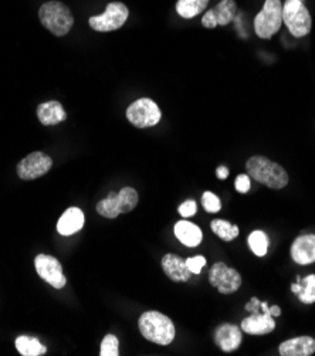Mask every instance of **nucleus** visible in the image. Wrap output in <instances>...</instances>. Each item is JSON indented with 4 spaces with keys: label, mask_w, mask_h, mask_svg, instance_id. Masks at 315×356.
I'll list each match as a JSON object with an SVG mask.
<instances>
[{
    "label": "nucleus",
    "mask_w": 315,
    "mask_h": 356,
    "mask_svg": "<svg viewBox=\"0 0 315 356\" xmlns=\"http://www.w3.org/2000/svg\"><path fill=\"white\" fill-rule=\"evenodd\" d=\"M246 170L255 181L270 189H283L289 185L287 170L266 156H252L246 162Z\"/></svg>",
    "instance_id": "f257e3e1"
},
{
    "label": "nucleus",
    "mask_w": 315,
    "mask_h": 356,
    "mask_svg": "<svg viewBox=\"0 0 315 356\" xmlns=\"http://www.w3.org/2000/svg\"><path fill=\"white\" fill-rule=\"evenodd\" d=\"M139 331L150 342L158 345H169L177 335L172 319L158 311H147L138 321Z\"/></svg>",
    "instance_id": "f03ea898"
},
{
    "label": "nucleus",
    "mask_w": 315,
    "mask_h": 356,
    "mask_svg": "<svg viewBox=\"0 0 315 356\" xmlns=\"http://www.w3.org/2000/svg\"><path fill=\"white\" fill-rule=\"evenodd\" d=\"M42 24L57 38L65 35L74 24V17L70 9L57 0L45 3L39 10Z\"/></svg>",
    "instance_id": "7ed1b4c3"
},
{
    "label": "nucleus",
    "mask_w": 315,
    "mask_h": 356,
    "mask_svg": "<svg viewBox=\"0 0 315 356\" xmlns=\"http://www.w3.org/2000/svg\"><path fill=\"white\" fill-rule=\"evenodd\" d=\"M138 192L134 188H124L118 193L111 192L97 204V213L102 218L117 219L122 213L134 210L138 204Z\"/></svg>",
    "instance_id": "20e7f679"
},
{
    "label": "nucleus",
    "mask_w": 315,
    "mask_h": 356,
    "mask_svg": "<svg viewBox=\"0 0 315 356\" xmlns=\"http://www.w3.org/2000/svg\"><path fill=\"white\" fill-rule=\"evenodd\" d=\"M283 24L282 0H266L255 19V30L260 39H271Z\"/></svg>",
    "instance_id": "39448f33"
},
{
    "label": "nucleus",
    "mask_w": 315,
    "mask_h": 356,
    "mask_svg": "<svg viewBox=\"0 0 315 356\" xmlns=\"http://www.w3.org/2000/svg\"><path fill=\"white\" fill-rule=\"evenodd\" d=\"M304 0H286L283 5V22L294 38H304L312 27V20Z\"/></svg>",
    "instance_id": "423d86ee"
},
{
    "label": "nucleus",
    "mask_w": 315,
    "mask_h": 356,
    "mask_svg": "<svg viewBox=\"0 0 315 356\" xmlns=\"http://www.w3.org/2000/svg\"><path fill=\"white\" fill-rule=\"evenodd\" d=\"M161 110L155 101L150 98H141L132 102L127 110L128 121L136 128L155 127L161 121Z\"/></svg>",
    "instance_id": "0eeeda50"
},
{
    "label": "nucleus",
    "mask_w": 315,
    "mask_h": 356,
    "mask_svg": "<svg viewBox=\"0 0 315 356\" xmlns=\"http://www.w3.org/2000/svg\"><path fill=\"white\" fill-rule=\"evenodd\" d=\"M210 286L218 289L220 294H233L241 286V275L237 270L230 268L226 263H215L209 271Z\"/></svg>",
    "instance_id": "6e6552de"
},
{
    "label": "nucleus",
    "mask_w": 315,
    "mask_h": 356,
    "mask_svg": "<svg viewBox=\"0 0 315 356\" xmlns=\"http://www.w3.org/2000/svg\"><path fill=\"white\" fill-rule=\"evenodd\" d=\"M128 8L121 2H113L99 16H92L88 20L91 29L97 31H114L124 26L128 19Z\"/></svg>",
    "instance_id": "1a4fd4ad"
},
{
    "label": "nucleus",
    "mask_w": 315,
    "mask_h": 356,
    "mask_svg": "<svg viewBox=\"0 0 315 356\" xmlns=\"http://www.w3.org/2000/svg\"><path fill=\"white\" fill-rule=\"evenodd\" d=\"M53 166V161L45 152H31L17 163V175L23 181H33L45 176Z\"/></svg>",
    "instance_id": "9d476101"
},
{
    "label": "nucleus",
    "mask_w": 315,
    "mask_h": 356,
    "mask_svg": "<svg viewBox=\"0 0 315 356\" xmlns=\"http://www.w3.org/2000/svg\"><path fill=\"white\" fill-rule=\"evenodd\" d=\"M34 267H36L39 277L46 282H49L50 286L54 287L56 290H61L67 284V278L63 273V267L56 257L47 256V254H39L36 260H34Z\"/></svg>",
    "instance_id": "9b49d317"
},
{
    "label": "nucleus",
    "mask_w": 315,
    "mask_h": 356,
    "mask_svg": "<svg viewBox=\"0 0 315 356\" xmlns=\"http://www.w3.org/2000/svg\"><path fill=\"white\" fill-rule=\"evenodd\" d=\"M291 259L294 263L308 266L315 263V234L300 236L291 244Z\"/></svg>",
    "instance_id": "f8f14e48"
},
{
    "label": "nucleus",
    "mask_w": 315,
    "mask_h": 356,
    "mask_svg": "<svg viewBox=\"0 0 315 356\" xmlns=\"http://www.w3.org/2000/svg\"><path fill=\"white\" fill-rule=\"evenodd\" d=\"M241 331L249 335H267L274 331L275 321L274 316L268 312H257L244 318L241 321Z\"/></svg>",
    "instance_id": "ddd939ff"
},
{
    "label": "nucleus",
    "mask_w": 315,
    "mask_h": 356,
    "mask_svg": "<svg viewBox=\"0 0 315 356\" xmlns=\"http://www.w3.org/2000/svg\"><path fill=\"white\" fill-rule=\"evenodd\" d=\"M215 342L226 353L237 350L241 345V328L232 324H222L215 331Z\"/></svg>",
    "instance_id": "4468645a"
},
{
    "label": "nucleus",
    "mask_w": 315,
    "mask_h": 356,
    "mask_svg": "<svg viewBox=\"0 0 315 356\" xmlns=\"http://www.w3.org/2000/svg\"><path fill=\"white\" fill-rule=\"evenodd\" d=\"M84 213L79 207L67 209L57 223V232L61 236H72L84 227Z\"/></svg>",
    "instance_id": "2eb2a0df"
},
{
    "label": "nucleus",
    "mask_w": 315,
    "mask_h": 356,
    "mask_svg": "<svg viewBox=\"0 0 315 356\" xmlns=\"http://www.w3.org/2000/svg\"><path fill=\"white\" fill-rule=\"evenodd\" d=\"M162 270L168 278L175 282H185L191 278L192 273L186 266V260L177 254H166L162 259Z\"/></svg>",
    "instance_id": "dca6fc26"
},
{
    "label": "nucleus",
    "mask_w": 315,
    "mask_h": 356,
    "mask_svg": "<svg viewBox=\"0 0 315 356\" xmlns=\"http://www.w3.org/2000/svg\"><path fill=\"white\" fill-rule=\"evenodd\" d=\"M282 356H311L315 352V339L311 337H298L283 342L278 348Z\"/></svg>",
    "instance_id": "f3484780"
},
{
    "label": "nucleus",
    "mask_w": 315,
    "mask_h": 356,
    "mask_svg": "<svg viewBox=\"0 0 315 356\" xmlns=\"http://www.w3.org/2000/svg\"><path fill=\"white\" fill-rule=\"evenodd\" d=\"M38 117L43 125L50 127L63 122L67 118V114L58 101H47L39 105Z\"/></svg>",
    "instance_id": "a211bd4d"
},
{
    "label": "nucleus",
    "mask_w": 315,
    "mask_h": 356,
    "mask_svg": "<svg viewBox=\"0 0 315 356\" xmlns=\"http://www.w3.org/2000/svg\"><path fill=\"white\" fill-rule=\"evenodd\" d=\"M175 236L186 247H197L203 238L202 230L188 220H181L175 225Z\"/></svg>",
    "instance_id": "6ab92c4d"
},
{
    "label": "nucleus",
    "mask_w": 315,
    "mask_h": 356,
    "mask_svg": "<svg viewBox=\"0 0 315 356\" xmlns=\"http://www.w3.org/2000/svg\"><path fill=\"white\" fill-rule=\"evenodd\" d=\"M291 291L298 296L301 302L314 304L315 302V274H309L305 278L298 277V282L293 284Z\"/></svg>",
    "instance_id": "aec40b11"
},
{
    "label": "nucleus",
    "mask_w": 315,
    "mask_h": 356,
    "mask_svg": "<svg viewBox=\"0 0 315 356\" xmlns=\"http://www.w3.org/2000/svg\"><path fill=\"white\" fill-rule=\"evenodd\" d=\"M16 349L23 356H40L47 352V348L39 339L26 335L16 339Z\"/></svg>",
    "instance_id": "412c9836"
},
{
    "label": "nucleus",
    "mask_w": 315,
    "mask_h": 356,
    "mask_svg": "<svg viewBox=\"0 0 315 356\" xmlns=\"http://www.w3.org/2000/svg\"><path fill=\"white\" fill-rule=\"evenodd\" d=\"M209 5V0H178L177 12L184 19H192L202 13Z\"/></svg>",
    "instance_id": "4be33fe9"
},
{
    "label": "nucleus",
    "mask_w": 315,
    "mask_h": 356,
    "mask_svg": "<svg viewBox=\"0 0 315 356\" xmlns=\"http://www.w3.org/2000/svg\"><path fill=\"white\" fill-rule=\"evenodd\" d=\"M218 26H226L230 22L234 20L236 13H237V6L234 0H222V2L213 9Z\"/></svg>",
    "instance_id": "5701e85b"
},
{
    "label": "nucleus",
    "mask_w": 315,
    "mask_h": 356,
    "mask_svg": "<svg viewBox=\"0 0 315 356\" xmlns=\"http://www.w3.org/2000/svg\"><path fill=\"white\" fill-rule=\"evenodd\" d=\"M210 229H212V232L225 241H232L239 236V227L222 219H215L212 223H210Z\"/></svg>",
    "instance_id": "b1692460"
},
{
    "label": "nucleus",
    "mask_w": 315,
    "mask_h": 356,
    "mask_svg": "<svg viewBox=\"0 0 315 356\" xmlns=\"http://www.w3.org/2000/svg\"><path fill=\"white\" fill-rule=\"evenodd\" d=\"M248 241H249V245L252 248V252L257 257H264L267 254V250H268V237H267V234L264 232L255 230L253 233H250Z\"/></svg>",
    "instance_id": "393cba45"
},
{
    "label": "nucleus",
    "mask_w": 315,
    "mask_h": 356,
    "mask_svg": "<svg viewBox=\"0 0 315 356\" xmlns=\"http://www.w3.org/2000/svg\"><path fill=\"white\" fill-rule=\"evenodd\" d=\"M120 355V342L118 338L113 334L105 335L101 348H99V356H118Z\"/></svg>",
    "instance_id": "a878e982"
},
{
    "label": "nucleus",
    "mask_w": 315,
    "mask_h": 356,
    "mask_svg": "<svg viewBox=\"0 0 315 356\" xmlns=\"http://www.w3.org/2000/svg\"><path fill=\"white\" fill-rule=\"evenodd\" d=\"M202 203H203V209L207 213H218L222 209L220 199L215 193H212V192H204L203 193Z\"/></svg>",
    "instance_id": "bb28decb"
},
{
    "label": "nucleus",
    "mask_w": 315,
    "mask_h": 356,
    "mask_svg": "<svg viewBox=\"0 0 315 356\" xmlns=\"http://www.w3.org/2000/svg\"><path fill=\"white\" fill-rule=\"evenodd\" d=\"M186 266L192 274H200L202 268L206 266V259L203 256L191 257L186 260Z\"/></svg>",
    "instance_id": "cd10ccee"
},
{
    "label": "nucleus",
    "mask_w": 315,
    "mask_h": 356,
    "mask_svg": "<svg viewBox=\"0 0 315 356\" xmlns=\"http://www.w3.org/2000/svg\"><path fill=\"white\" fill-rule=\"evenodd\" d=\"M234 186H236V191L240 192V193H248L252 188V184H250V177L248 175H239L236 177V182H234Z\"/></svg>",
    "instance_id": "c85d7f7f"
},
{
    "label": "nucleus",
    "mask_w": 315,
    "mask_h": 356,
    "mask_svg": "<svg viewBox=\"0 0 315 356\" xmlns=\"http://www.w3.org/2000/svg\"><path fill=\"white\" fill-rule=\"evenodd\" d=\"M178 211L181 213V216H184V218H191V216L196 215V211H197L196 202H195V200H186V202H184V203L179 206Z\"/></svg>",
    "instance_id": "c756f323"
},
{
    "label": "nucleus",
    "mask_w": 315,
    "mask_h": 356,
    "mask_svg": "<svg viewBox=\"0 0 315 356\" xmlns=\"http://www.w3.org/2000/svg\"><path fill=\"white\" fill-rule=\"evenodd\" d=\"M202 24H203L206 29H215V27L218 26V20H216V16H215L213 9L204 13V16H203V19H202Z\"/></svg>",
    "instance_id": "7c9ffc66"
},
{
    "label": "nucleus",
    "mask_w": 315,
    "mask_h": 356,
    "mask_svg": "<svg viewBox=\"0 0 315 356\" xmlns=\"http://www.w3.org/2000/svg\"><path fill=\"white\" fill-rule=\"evenodd\" d=\"M246 309H248V311H250L252 314H257V312H260V309H261V301H260L259 298L253 297V298L250 300V302H248V304H246Z\"/></svg>",
    "instance_id": "2f4dec72"
},
{
    "label": "nucleus",
    "mask_w": 315,
    "mask_h": 356,
    "mask_svg": "<svg viewBox=\"0 0 315 356\" xmlns=\"http://www.w3.org/2000/svg\"><path fill=\"white\" fill-rule=\"evenodd\" d=\"M216 176L219 177V179H226V177L229 176V169L226 168V166H219L218 169H216Z\"/></svg>",
    "instance_id": "473e14b6"
},
{
    "label": "nucleus",
    "mask_w": 315,
    "mask_h": 356,
    "mask_svg": "<svg viewBox=\"0 0 315 356\" xmlns=\"http://www.w3.org/2000/svg\"><path fill=\"white\" fill-rule=\"evenodd\" d=\"M270 314H271L273 316H280V315H282V309H280L278 305H274V307L270 308Z\"/></svg>",
    "instance_id": "72a5a7b5"
}]
</instances>
